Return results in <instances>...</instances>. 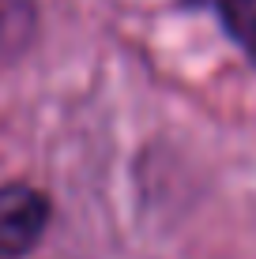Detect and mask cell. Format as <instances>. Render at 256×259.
I'll list each match as a JSON object with an SVG mask.
<instances>
[{
	"mask_svg": "<svg viewBox=\"0 0 256 259\" xmlns=\"http://www.w3.org/2000/svg\"><path fill=\"white\" fill-rule=\"evenodd\" d=\"M38 38V4L34 0H0V60H15Z\"/></svg>",
	"mask_w": 256,
	"mask_h": 259,
	"instance_id": "obj_2",
	"label": "cell"
},
{
	"mask_svg": "<svg viewBox=\"0 0 256 259\" xmlns=\"http://www.w3.org/2000/svg\"><path fill=\"white\" fill-rule=\"evenodd\" d=\"M49 226V199L30 184H0V255H23Z\"/></svg>",
	"mask_w": 256,
	"mask_h": 259,
	"instance_id": "obj_1",
	"label": "cell"
},
{
	"mask_svg": "<svg viewBox=\"0 0 256 259\" xmlns=\"http://www.w3.org/2000/svg\"><path fill=\"white\" fill-rule=\"evenodd\" d=\"M215 8H218V19H223L226 34L256 64V0H215Z\"/></svg>",
	"mask_w": 256,
	"mask_h": 259,
	"instance_id": "obj_3",
	"label": "cell"
}]
</instances>
